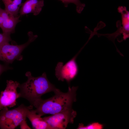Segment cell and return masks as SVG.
Returning a JSON list of instances; mask_svg holds the SVG:
<instances>
[{
    "instance_id": "4",
    "label": "cell",
    "mask_w": 129,
    "mask_h": 129,
    "mask_svg": "<svg viewBox=\"0 0 129 129\" xmlns=\"http://www.w3.org/2000/svg\"><path fill=\"white\" fill-rule=\"evenodd\" d=\"M27 34L28 39L24 44L13 45L10 44L8 43L0 45V60L3 61L6 64H8L12 63L16 59L22 60L23 57L21 54L23 51L38 37L31 31L29 32Z\"/></svg>"
},
{
    "instance_id": "2",
    "label": "cell",
    "mask_w": 129,
    "mask_h": 129,
    "mask_svg": "<svg viewBox=\"0 0 129 129\" xmlns=\"http://www.w3.org/2000/svg\"><path fill=\"white\" fill-rule=\"evenodd\" d=\"M25 75L27 81L18 86L20 89L19 97L26 99L31 105L41 98L43 95L50 92H54L57 89L48 80L45 72L36 77L33 76L30 71L27 72Z\"/></svg>"
},
{
    "instance_id": "3",
    "label": "cell",
    "mask_w": 129,
    "mask_h": 129,
    "mask_svg": "<svg viewBox=\"0 0 129 129\" xmlns=\"http://www.w3.org/2000/svg\"><path fill=\"white\" fill-rule=\"evenodd\" d=\"M33 106H26L22 104L17 107L11 110L7 107L4 108L0 112V128L13 129L26 119L28 111L32 109Z\"/></svg>"
},
{
    "instance_id": "8",
    "label": "cell",
    "mask_w": 129,
    "mask_h": 129,
    "mask_svg": "<svg viewBox=\"0 0 129 129\" xmlns=\"http://www.w3.org/2000/svg\"><path fill=\"white\" fill-rule=\"evenodd\" d=\"M0 14L3 18V21L0 28L3 33L11 34L15 32L16 24L21 21L20 16H14L8 13L5 10L0 9Z\"/></svg>"
},
{
    "instance_id": "7",
    "label": "cell",
    "mask_w": 129,
    "mask_h": 129,
    "mask_svg": "<svg viewBox=\"0 0 129 129\" xmlns=\"http://www.w3.org/2000/svg\"><path fill=\"white\" fill-rule=\"evenodd\" d=\"M6 86L0 94V111L4 108H10L16 104V99L19 98L17 89L20 84L19 82L12 80H7Z\"/></svg>"
},
{
    "instance_id": "10",
    "label": "cell",
    "mask_w": 129,
    "mask_h": 129,
    "mask_svg": "<svg viewBox=\"0 0 129 129\" xmlns=\"http://www.w3.org/2000/svg\"><path fill=\"white\" fill-rule=\"evenodd\" d=\"M41 116L37 113L35 110L32 109L28 110L27 113V117L31 123L33 129H52Z\"/></svg>"
},
{
    "instance_id": "13",
    "label": "cell",
    "mask_w": 129,
    "mask_h": 129,
    "mask_svg": "<svg viewBox=\"0 0 129 129\" xmlns=\"http://www.w3.org/2000/svg\"><path fill=\"white\" fill-rule=\"evenodd\" d=\"M61 1L64 4L65 7H67L68 5L70 3H73L76 5V10L77 12L79 13H81L85 6V4L82 3L79 0H59Z\"/></svg>"
},
{
    "instance_id": "1",
    "label": "cell",
    "mask_w": 129,
    "mask_h": 129,
    "mask_svg": "<svg viewBox=\"0 0 129 129\" xmlns=\"http://www.w3.org/2000/svg\"><path fill=\"white\" fill-rule=\"evenodd\" d=\"M78 87H69L68 91L63 92L57 89L52 97L46 99L41 98L32 105L36 108L37 113L42 116L46 114L53 115L72 108L73 103L76 100Z\"/></svg>"
},
{
    "instance_id": "17",
    "label": "cell",
    "mask_w": 129,
    "mask_h": 129,
    "mask_svg": "<svg viewBox=\"0 0 129 129\" xmlns=\"http://www.w3.org/2000/svg\"><path fill=\"white\" fill-rule=\"evenodd\" d=\"M11 69V67L6 65H3L0 64V75L4 72Z\"/></svg>"
},
{
    "instance_id": "9",
    "label": "cell",
    "mask_w": 129,
    "mask_h": 129,
    "mask_svg": "<svg viewBox=\"0 0 129 129\" xmlns=\"http://www.w3.org/2000/svg\"><path fill=\"white\" fill-rule=\"evenodd\" d=\"M44 5L43 0H27L22 3L19 10V16L30 13L37 15L40 13Z\"/></svg>"
},
{
    "instance_id": "14",
    "label": "cell",
    "mask_w": 129,
    "mask_h": 129,
    "mask_svg": "<svg viewBox=\"0 0 129 129\" xmlns=\"http://www.w3.org/2000/svg\"><path fill=\"white\" fill-rule=\"evenodd\" d=\"M102 128V126L101 124L97 123H95L90 124L87 126H84L83 124H80L79 126L78 129H101Z\"/></svg>"
},
{
    "instance_id": "15",
    "label": "cell",
    "mask_w": 129,
    "mask_h": 129,
    "mask_svg": "<svg viewBox=\"0 0 129 129\" xmlns=\"http://www.w3.org/2000/svg\"><path fill=\"white\" fill-rule=\"evenodd\" d=\"M11 34L3 33H0V46L12 41Z\"/></svg>"
},
{
    "instance_id": "16",
    "label": "cell",
    "mask_w": 129,
    "mask_h": 129,
    "mask_svg": "<svg viewBox=\"0 0 129 129\" xmlns=\"http://www.w3.org/2000/svg\"><path fill=\"white\" fill-rule=\"evenodd\" d=\"M20 125L21 129H31V128L28 125L27 123L26 119H25L23 120L21 122Z\"/></svg>"
},
{
    "instance_id": "6",
    "label": "cell",
    "mask_w": 129,
    "mask_h": 129,
    "mask_svg": "<svg viewBox=\"0 0 129 129\" xmlns=\"http://www.w3.org/2000/svg\"><path fill=\"white\" fill-rule=\"evenodd\" d=\"M76 114L72 108L43 118L52 129H64L69 123H73Z\"/></svg>"
},
{
    "instance_id": "18",
    "label": "cell",
    "mask_w": 129,
    "mask_h": 129,
    "mask_svg": "<svg viewBox=\"0 0 129 129\" xmlns=\"http://www.w3.org/2000/svg\"><path fill=\"white\" fill-rule=\"evenodd\" d=\"M3 18L0 14V28L3 24Z\"/></svg>"
},
{
    "instance_id": "19",
    "label": "cell",
    "mask_w": 129,
    "mask_h": 129,
    "mask_svg": "<svg viewBox=\"0 0 129 129\" xmlns=\"http://www.w3.org/2000/svg\"></svg>"
},
{
    "instance_id": "11",
    "label": "cell",
    "mask_w": 129,
    "mask_h": 129,
    "mask_svg": "<svg viewBox=\"0 0 129 129\" xmlns=\"http://www.w3.org/2000/svg\"><path fill=\"white\" fill-rule=\"evenodd\" d=\"M22 0H2L5 6V10L9 14L18 16Z\"/></svg>"
},
{
    "instance_id": "12",
    "label": "cell",
    "mask_w": 129,
    "mask_h": 129,
    "mask_svg": "<svg viewBox=\"0 0 129 129\" xmlns=\"http://www.w3.org/2000/svg\"><path fill=\"white\" fill-rule=\"evenodd\" d=\"M118 10L122 15L123 25L122 28L124 33L125 38L126 39L129 37V12L125 7H119Z\"/></svg>"
},
{
    "instance_id": "5",
    "label": "cell",
    "mask_w": 129,
    "mask_h": 129,
    "mask_svg": "<svg viewBox=\"0 0 129 129\" xmlns=\"http://www.w3.org/2000/svg\"><path fill=\"white\" fill-rule=\"evenodd\" d=\"M81 50L64 64L62 62L58 63L55 69V75L59 81H65L69 83L76 77L79 71L76 59Z\"/></svg>"
}]
</instances>
